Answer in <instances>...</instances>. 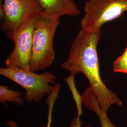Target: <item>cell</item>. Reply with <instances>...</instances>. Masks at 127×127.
<instances>
[{
    "label": "cell",
    "instance_id": "obj_8",
    "mask_svg": "<svg viewBox=\"0 0 127 127\" xmlns=\"http://www.w3.org/2000/svg\"><path fill=\"white\" fill-rule=\"evenodd\" d=\"M82 104L87 108L94 112L99 119L101 127H117L111 123L105 113L100 107L94 92L89 86L84 91L82 95Z\"/></svg>",
    "mask_w": 127,
    "mask_h": 127
},
{
    "label": "cell",
    "instance_id": "obj_1",
    "mask_svg": "<svg viewBox=\"0 0 127 127\" xmlns=\"http://www.w3.org/2000/svg\"><path fill=\"white\" fill-rule=\"evenodd\" d=\"M101 35V28L78 32L73 41L66 60L61 67L74 76L82 73L86 76L101 109L107 113L111 105L121 106L122 101L106 86L100 75L97 46Z\"/></svg>",
    "mask_w": 127,
    "mask_h": 127
},
{
    "label": "cell",
    "instance_id": "obj_9",
    "mask_svg": "<svg viewBox=\"0 0 127 127\" xmlns=\"http://www.w3.org/2000/svg\"><path fill=\"white\" fill-rule=\"evenodd\" d=\"M24 94L23 92L13 91L9 87L3 85H0V102L5 105L7 102L16 103L20 105H23L25 100L21 96Z\"/></svg>",
    "mask_w": 127,
    "mask_h": 127
},
{
    "label": "cell",
    "instance_id": "obj_7",
    "mask_svg": "<svg viewBox=\"0 0 127 127\" xmlns=\"http://www.w3.org/2000/svg\"><path fill=\"white\" fill-rule=\"evenodd\" d=\"M43 12L49 16L60 18L64 16L77 17L80 10L75 0H39Z\"/></svg>",
    "mask_w": 127,
    "mask_h": 127
},
{
    "label": "cell",
    "instance_id": "obj_10",
    "mask_svg": "<svg viewBox=\"0 0 127 127\" xmlns=\"http://www.w3.org/2000/svg\"><path fill=\"white\" fill-rule=\"evenodd\" d=\"M61 89L60 84H56L55 85L53 90L50 94L48 95V98L46 100V103L48 105V118L47 124L46 127H51L52 123V114L56 100L58 97L59 91ZM6 124L10 127H18L17 124L13 121H9L6 123Z\"/></svg>",
    "mask_w": 127,
    "mask_h": 127
},
{
    "label": "cell",
    "instance_id": "obj_5",
    "mask_svg": "<svg viewBox=\"0 0 127 127\" xmlns=\"http://www.w3.org/2000/svg\"><path fill=\"white\" fill-rule=\"evenodd\" d=\"M83 9L81 29L101 28L105 23L121 17L127 11V0H89Z\"/></svg>",
    "mask_w": 127,
    "mask_h": 127
},
{
    "label": "cell",
    "instance_id": "obj_12",
    "mask_svg": "<svg viewBox=\"0 0 127 127\" xmlns=\"http://www.w3.org/2000/svg\"><path fill=\"white\" fill-rule=\"evenodd\" d=\"M112 67L114 73H123L127 75V42L123 53L114 62Z\"/></svg>",
    "mask_w": 127,
    "mask_h": 127
},
{
    "label": "cell",
    "instance_id": "obj_4",
    "mask_svg": "<svg viewBox=\"0 0 127 127\" xmlns=\"http://www.w3.org/2000/svg\"><path fill=\"white\" fill-rule=\"evenodd\" d=\"M41 12L43 9L39 0H4L0 6L1 30L6 36L13 41L23 23Z\"/></svg>",
    "mask_w": 127,
    "mask_h": 127
},
{
    "label": "cell",
    "instance_id": "obj_11",
    "mask_svg": "<svg viewBox=\"0 0 127 127\" xmlns=\"http://www.w3.org/2000/svg\"><path fill=\"white\" fill-rule=\"evenodd\" d=\"M74 76L70 75L66 78H65V80L72 92L73 99L75 101V104L77 106V116L81 118V116L83 113L82 108V95H80L75 86L74 82Z\"/></svg>",
    "mask_w": 127,
    "mask_h": 127
},
{
    "label": "cell",
    "instance_id": "obj_13",
    "mask_svg": "<svg viewBox=\"0 0 127 127\" xmlns=\"http://www.w3.org/2000/svg\"><path fill=\"white\" fill-rule=\"evenodd\" d=\"M82 121L80 117L77 116L73 118L70 124L69 127H82ZM84 127H92L90 126H86Z\"/></svg>",
    "mask_w": 127,
    "mask_h": 127
},
{
    "label": "cell",
    "instance_id": "obj_14",
    "mask_svg": "<svg viewBox=\"0 0 127 127\" xmlns=\"http://www.w3.org/2000/svg\"></svg>",
    "mask_w": 127,
    "mask_h": 127
},
{
    "label": "cell",
    "instance_id": "obj_3",
    "mask_svg": "<svg viewBox=\"0 0 127 127\" xmlns=\"http://www.w3.org/2000/svg\"><path fill=\"white\" fill-rule=\"evenodd\" d=\"M0 74L17 83L26 91L25 101L40 102L43 96L50 94L57 83V78L51 72L41 73L30 69L16 67L0 68Z\"/></svg>",
    "mask_w": 127,
    "mask_h": 127
},
{
    "label": "cell",
    "instance_id": "obj_2",
    "mask_svg": "<svg viewBox=\"0 0 127 127\" xmlns=\"http://www.w3.org/2000/svg\"><path fill=\"white\" fill-rule=\"evenodd\" d=\"M60 18L49 16L43 12L35 19L30 69L33 72L44 70L53 63L55 59L53 40Z\"/></svg>",
    "mask_w": 127,
    "mask_h": 127
},
{
    "label": "cell",
    "instance_id": "obj_6",
    "mask_svg": "<svg viewBox=\"0 0 127 127\" xmlns=\"http://www.w3.org/2000/svg\"><path fill=\"white\" fill-rule=\"evenodd\" d=\"M37 16L28 19L19 28L14 39L13 50L5 62L6 67L30 69L33 27Z\"/></svg>",
    "mask_w": 127,
    "mask_h": 127
}]
</instances>
